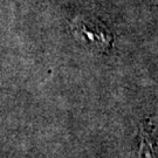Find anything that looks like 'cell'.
<instances>
[{"mask_svg": "<svg viewBox=\"0 0 158 158\" xmlns=\"http://www.w3.org/2000/svg\"><path fill=\"white\" fill-rule=\"evenodd\" d=\"M72 33L85 46L100 52H107L111 47L113 35L96 19L79 17L70 23Z\"/></svg>", "mask_w": 158, "mask_h": 158, "instance_id": "6da1fadb", "label": "cell"}]
</instances>
